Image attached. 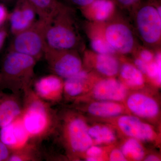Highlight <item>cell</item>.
<instances>
[{
    "instance_id": "cell-30",
    "label": "cell",
    "mask_w": 161,
    "mask_h": 161,
    "mask_svg": "<svg viewBox=\"0 0 161 161\" xmlns=\"http://www.w3.org/2000/svg\"><path fill=\"white\" fill-rule=\"evenodd\" d=\"M9 14L6 6L0 3V27H2L6 20L8 19Z\"/></svg>"
},
{
    "instance_id": "cell-3",
    "label": "cell",
    "mask_w": 161,
    "mask_h": 161,
    "mask_svg": "<svg viewBox=\"0 0 161 161\" xmlns=\"http://www.w3.org/2000/svg\"><path fill=\"white\" fill-rule=\"evenodd\" d=\"M73 7L64 4L47 24L46 44L57 49L79 50L82 41Z\"/></svg>"
},
{
    "instance_id": "cell-32",
    "label": "cell",
    "mask_w": 161,
    "mask_h": 161,
    "mask_svg": "<svg viewBox=\"0 0 161 161\" xmlns=\"http://www.w3.org/2000/svg\"><path fill=\"white\" fill-rule=\"evenodd\" d=\"M86 154L88 157H92L98 158L102 153V150L100 148L96 146H91L86 151Z\"/></svg>"
},
{
    "instance_id": "cell-13",
    "label": "cell",
    "mask_w": 161,
    "mask_h": 161,
    "mask_svg": "<svg viewBox=\"0 0 161 161\" xmlns=\"http://www.w3.org/2000/svg\"><path fill=\"white\" fill-rule=\"evenodd\" d=\"M93 94L99 100L120 101L126 96L127 89L120 81L111 78L97 82L93 89Z\"/></svg>"
},
{
    "instance_id": "cell-15",
    "label": "cell",
    "mask_w": 161,
    "mask_h": 161,
    "mask_svg": "<svg viewBox=\"0 0 161 161\" xmlns=\"http://www.w3.org/2000/svg\"><path fill=\"white\" fill-rule=\"evenodd\" d=\"M117 8L113 0H95L80 9L87 19L101 23L110 19L116 13Z\"/></svg>"
},
{
    "instance_id": "cell-28",
    "label": "cell",
    "mask_w": 161,
    "mask_h": 161,
    "mask_svg": "<svg viewBox=\"0 0 161 161\" xmlns=\"http://www.w3.org/2000/svg\"><path fill=\"white\" fill-rule=\"evenodd\" d=\"M136 52H138V58L146 63H149L154 60L155 55L149 48H138Z\"/></svg>"
},
{
    "instance_id": "cell-29",
    "label": "cell",
    "mask_w": 161,
    "mask_h": 161,
    "mask_svg": "<svg viewBox=\"0 0 161 161\" xmlns=\"http://www.w3.org/2000/svg\"><path fill=\"white\" fill-rule=\"evenodd\" d=\"M110 160L111 161H125L127 158L121 150L115 149L112 150L110 155Z\"/></svg>"
},
{
    "instance_id": "cell-18",
    "label": "cell",
    "mask_w": 161,
    "mask_h": 161,
    "mask_svg": "<svg viewBox=\"0 0 161 161\" xmlns=\"http://www.w3.org/2000/svg\"><path fill=\"white\" fill-rule=\"evenodd\" d=\"M93 55L95 67L98 72L108 77H114L117 75L120 66L115 54L93 53Z\"/></svg>"
},
{
    "instance_id": "cell-39",
    "label": "cell",
    "mask_w": 161,
    "mask_h": 161,
    "mask_svg": "<svg viewBox=\"0 0 161 161\" xmlns=\"http://www.w3.org/2000/svg\"><path fill=\"white\" fill-rule=\"evenodd\" d=\"M1 74H0V81H1Z\"/></svg>"
},
{
    "instance_id": "cell-10",
    "label": "cell",
    "mask_w": 161,
    "mask_h": 161,
    "mask_svg": "<svg viewBox=\"0 0 161 161\" xmlns=\"http://www.w3.org/2000/svg\"><path fill=\"white\" fill-rule=\"evenodd\" d=\"M0 140L11 152L20 150L32 142L21 115L0 129Z\"/></svg>"
},
{
    "instance_id": "cell-25",
    "label": "cell",
    "mask_w": 161,
    "mask_h": 161,
    "mask_svg": "<svg viewBox=\"0 0 161 161\" xmlns=\"http://www.w3.org/2000/svg\"><path fill=\"white\" fill-rule=\"evenodd\" d=\"M121 151L126 158H130L134 160H142L145 156L143 148L135 138L127 140L123 145Z\"/></svg>"
},
{
    "instance_id": "cell-38",
    "label": "cell",
    "mask_w": 161,
    "mask_h": 161,
    "mask_svg": "<svg viewBox=\"0 0 161 161\" xmlns=\"http://www.w3.org/2000/svg\"><path fill=\"white\" fill-rule=\"evenodd\" d=\"M86 160L88 161H96L99 160V159L95 157H88L86 158Z\"/></svg>"
},
{
    "instance_id": "cell-20",
    "label": "cell",
    "mask_w": 161,
    "mask_h": 161,
    "mask_svg": "<svg viewBox=\"0 0 161 161\" xmlns=\"http://www.w3.org/2000/svg\"><path fill=\"white\" fill-rule=\"evenodd\" d=\"M88 111L90 114L101 117H111L120 115L122 107L113 101H101L93 103L89 106Z\"/></svg>"
},
{
    "instance_id": "cell-19",
    "label": "cell",
    "mask_w": 161,
    "mask_h": 161,
    "mask_svg": "<svg viewBox=\"0 0 161 161\" xmlns=\"http://www.w3.org/2000/svg\"><path fill=\"white\" fill-rule=\"evenodd\" d=\"M33 7L39 19L47 23L60 9L64 3L59 0H27Z\"/></svg>"
},
{
    "instance_id": "cell-24",
    "label": "cell",
    "mask_w": 161,
    "mask_h": 161,
    "mask_svg": "<svg viewBox=\"0 0 161 161\" xmlns=\"http://www.w3.org/2000/svg\"><path fill=\"white\" fill-rule=\"evenodd\" d=\"M88 132L98 144L109 143L115 139V133L108 127L95 125L88 129Z\"/></svg>"
},
{
    "instance_id": "cell-33",
    "label": "cell",
    "mask_w": 161,
    "mask_h": 161,
    "mask_svg": "<svg viewBox=\"0 0 161 161\" xmlns=\"http://www.w3.org/2000/svg\"><path fill=\"white\" fill-rule=\"evenodd\" d=\"M73 6H77L79 8L88 6L93 3L95 0H68Z\"/></svg>"
},
{
    "instance_id": "cell-31",
    "label": "cell",
    "mask_w": 161,
    "mask_h": 161,
    "mask_svg": "<svg viewBox=\"0 0 161 161\" xmlns=\"http://www.w3.org/2000/svg\"><path fill=\"white\" fill-rule=\"evenodd\" d=\"M11 152L0 140V161H7Z\"/></svg>"
},
{
    "instance_id": "cell-6",
    "label": "cell",
    "mask_w": 161,
    "mask_h": 161,
    "mask_svg": "<svg viewBox=\"0 0 161 161\" xmlns=\"http://www.w3.org/2000/svg\"><path fill=\"white\" fill-rule=\"evenodd\" d=\"M57 130L61 132L64 144L72 154L86 152L92 146V139L87 124L79 115L68 114L61 117L58 115Z\"/></svg>"
},
{
    "instance_id": "cell-11",
    "label": "cell",
    "mask_w": 161,
    "mask_h": 161,
    "mask_svg": "<svg viewBox=\"0 0 161 161\" xmlns=\"http://www.w3.org/2000/svg\"><path fill=\"white\" fill-rule=\"evenodd\" d=\"M14 5L8 17L10 30L14 36L32 26L36 21L37 15L27 0H17Z\"/></svg>"
},
{
    "instance_id": "cell-5",
    "label": "cell",
    "mask_w": 161,
    "mask_h": 161,
    "mask_svg": "<svg viewBox=\"0 0 161 161\" xmlns=\"http://www.w3.org/2000/svg\"><path fill=\"white\" fill-rule=\"evenodd\" d=\"M98 23L104 38L116 53L129 54L138 49L134 30L116 12L108 21Z\"/></svg>"
},
{
    "instance_id": "cell-14",
    "label": "cell",
    "mask_w": 161,
    "mask_h": 161,
    "mask_svg": "<svg viewBox=\"0 0 161 161\" xmlns=\"http://www.w3.org/2000/svg\"><path fill=\"white\" fill-rule=\"evenodd\" d=\"M118 125L125 134L136 139L150 141L154 136V131L150 125L143 122L135 116H122L119 119Z\"/></svg>"
},
{
    "instance_id": "cell-8",
    "label": "cell",
    "mask_w": 161,
    "mask_h": 161,
    "mask_svg": "<svg viewBox=\"0 0 161 161\" xmlns=\"http://www.w3.org/2000/svg\"><path fill=\"white\" fill-rule=\"evenodd\" d=\"M52 74L65 79L83 69L78 51L55 49L46 44L43 57Z\"/></svg>"
},
{
    "instance_id": "cell-9",
    "label": "cell",
    "mask_w": 161,
    "mask_h": 161,
    "mask_svg": "<svg viewBox=\"0 0 161 161\" xmlns=\"http://www.w3.org/2000/svg\"><path fill=\"white\" fill-rule=\"evenodd\" d=\"M64 81L63 78L52 74L35 80L32 89L38 97L53 105L59 103L62 98Z\"/></svg>"
},
{
    "instance_id": "cell-17",
    "label": "cell",
    "mask_w": 161,
    "mask_h": 161,
    "mask_svg": "<svg viewBox=\"0 0 161 161\" xmlns=\"http://www.w3.org/2000/svg\"><path fill=\"white\" fill-rule=\"evenodd\" d=\"M89 78L88 72L82 69L75 75L65 78L64 81V93L68 98L80 96L85 91Z\"/></svg>"
},
{
    "instance_id": "cell-21",
    "label": "cell",
    "mask_w": 161,
    "mask_h": 161,
    "mask_svg": "<svg viewBox=\"0 0 161 161\" xmlns=\"http://www.w3.org/2000/svg\"><path fill=\"white\" fill-rule=\"evenodd\" d=\"M42 157L40 144L31 142L22 149L11 152L7 161H39Z\"/></svg>"
},
{
    "instance_id": "cell-26",
    "label": "cell",
    "mask_w": 161,
    "mask_h": 161,
    "mask_svg": "<svg viewBox=\"0 0 161 161\" xmlns=\"http://www.w3.org/2000/svg\"><path fill=\"white\" fill-rule=\"evenodd\" d=\"M161 59L160 53H157L154 60L148 63L146 73L149 78L155 80L158 85L161 84Z\"/></svg>"
},
{
    "instance_id": "cell-34",
    "label": "cell",
    "mask_w": 161,
    "mask_h": 161,
    "mask_svg": "<svg viewBox=\"0 0 161 161\" xmlns=\"http://www.w3.org/2000/svg\"><path fill=\"white\" fill-rule=\"evenodd\" d=\"M134 64L143 74H146L148 63H146L143 60H141L140 58H138L134 60Z\"/></svg>"
},
{
    "instance_id": "cell-23",
    "label": "cell",
    "mask_w": 161,
    "mask_h": 161,
    "mask_svg": "<svg viewBox=\"0 0 161 161\" xmlns=\"http://www.w3.org/2000/svg\"><path fill=\"white\" fill-rule=\"evenodd\" d=\"M96 32H89L90 40V45L92 51L98 54H115L116 52L110 46L104 38L99 28L98 23Z\"/></svg>"
},
{
    "instance_id": "cell-36",
    "label": "cell",
    "mask_w": 161,
    "mask_h": 161,
    "mask_svg": "<svg viewBox=\"0 0 161 161\" xmlns=\"http://www.w3.org/2000/svg\"><path fill=\"white\" fill-rule=\"evenodd\" d=\"M17 0H0V3L6 5H11L15 4Z\"/></svg>"
},
{
    "instance_id": "cell-12",
    "label": "cell",
    "mask_w": 161,
    "mask_h": 161,
    "mask_svg": "<svg viewBox=\"0 0 161 161\" xmlns=\"http://www.w3.org/2000/svg\"><path fill=\"white\" fill-rule=\"evenodd\" d=\"M0 91V129L20 116L23 110V97Z\"/></svg>"
},
{
    "instance_id": "cell-7",
    "label": "cell",
    "mask_w": 161,
    "mask_h": 161,
    "mask_svg": "<svg viewBox=\"0 0 161 161\" xmlns=\"http://www.w3.org/2000/svg\"><path fill=\"white\" fill-rule=\"evenodd\" d=\"M47 23L37 20L29 28L14 35L9 50L27 55L39 61L43 57L46 46Z\"/></svg>"
},
{
    "instance_id": "cell-1",
    "label": "cell",
    "mask_w": 161,
    "mask_h": 161,
    "mask_svg": "<svg viewBox=\"0 0 161 161\" xmlns=\"http://www.w3.org/2000/svg\"><path fill=\"white\" fill-rule=\"evenodd\" d=\"M52 106L38 97L32 88L23 93L21 117L32 142L40 144L54 135L58 113Z\"/></svg>"
},
{
    "instance_id": "cell-35",
    "label": "cell",
    "mask_w": 161,
    "mask_h": 161,
    "mask_svg": "<svg viewBox=\"0 0 161 161\" xmlns=\"http://www.w3.org/2000/svg\"><path fill=\"white\" fill-rule=\"evenodd\" d=\"M7 32L4 27H0V51L3 48L7 36Z\"/></svg>"
},
{
    "instance_id": "cell-2",
    "label": "cell",
    "mask_w": 161,
    "mask_h": 161,
    "mask_svg": "<svg viewBox=\"0 0 161 161\" xmlns=\"http://www.w3.org/2000/svg\"><path fill=\"white\" fill-rule=\"evenodd\" d=\"M36 60L27 55L8 50L1 65L0 91L23 95L32 88Z\"/></svg>"
},
{
    "instance_id": "cell-4",
    "label": "cell",
    "mask_w": 161,
    "mask_h": 161,
    "mask_svg": "<svg viewBox=\"0 0 161 161\" xmlns=\"http://www.w3.org/2000/svg\"><path fill=\"white\" fill-rule=\"evenodd\" d=\"M130 11L136 34L147 48L156 49L161 44V0H141Z\"/></svg>"
},
{
    "instance_id": "cell-22",
    "label": "cell",
    "mask_w": 161,
    "mask_h": 161,
    "mask_svg": "<svg viewBox=\"0 0 161 161\" xmlns=\"http://www.w3.org/2000/svg\"><path fill=\"white\" fill-rule=\"evenodd\" d=\"M119 71L121 77L128 85L139 87L144 84L143 74L135 65L130 63H124Z\"/></svg>"
},
{
    "instance_id": "cell-37",
    "label": "cell",
    "mask_w": 161,
    "mask_h": 161,
    "mask_svg": "<svg viewBox=\"0 0 161 161\" xmlns=\"http://www.w3.org/2000/svg\"><path fill=\"white\" fill-rule=\"evenodd\" d=\"M146 161H158L160 160L159 158L156 156L151 155L148 156L145 159Z\"/></svg>"
},
{
    "instance_id": "cell-27",
    "label": "cell",
    "mask_w": 161,
    "mask_h": 161,
    "mask_svg": "<svg viewBox=\"0 0 161 161\" xmlns=\"http://www.w3.org/2000/svg\"><path fill=\"white\" fill-rule=\"evenodd\" d=\"M117 6V8L122 10H128L130 11L136 6L141 0H113Z\"/></svg>"
},
{
    "instance_id": "cell-16",
    "label": "cell",
    "mask_w": 161,
    "mask_h": 161,
    "mask_svg": "<svg viewBox=\"0 0 161 161\" xmlns=\"http://www.w3.org/2000/svg\"><path fill=\"white\" fill-rule=\"evenodd\" d=\"M129 109L137 116L151 118L158 115L159 108L153 98L141 93L130 95L127 102Z\"/></svg>"
}]
</instances>
